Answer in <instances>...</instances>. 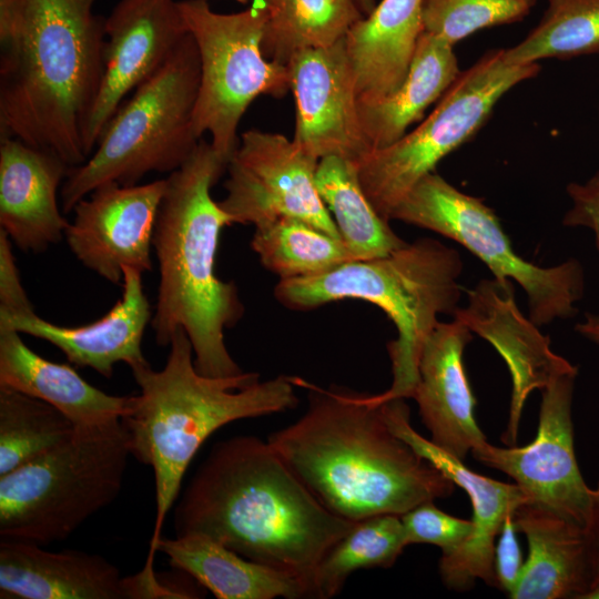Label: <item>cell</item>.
<instances>
[{"label":"cell","instance_id":"1","mask_svg":"<svg viewBox=\"0 0 599 599\" xmlns=\"http://www.w3.org/2000/svg\"><path fill=\"white\" fill-rule=\"evenodd\" d=\"M173 515L176 536L207 535L295 576L312 598L319 561L354 525L325 508L268 441L253 435L215 443Z\"/></svg>","mask_w":599,"mask_h":599},{"label":"cell","instance_id":"2","mask_svg":"<svg viewBox=\"0 0 599 599\" xmlns=\"http://www.w3.org/2000/svg\"><path fill=\"white\" fill-rule=\"evenodd\" d=\"M97 0L0 1V135L54 153L70 167L104 72L105 19Z\"/></svg>","mask_w":599,"mask_h":599},{"label":"cell","instance_id":"3","mask_svg":"<svg viewBox=\"0 0 599 599\" xmlns=\"http://www.w3.org/2000/svg\"><path fill=\"white\" fill-rule=\"evenodd\" d=\"M308 405L267 441L334 515L356 522L449 497L456 484L387 425L370 395L295 377Z\"/></svg>","mask_w":599,"mask_h":599},{"label":"cell","instance_id":"4","mask_svg":"<svg viewBox=\"0 0 599 599\" xmlns=\"http://www.w3.org/2000/svg\"><path fill=\"white\" fill-rule=\"evenodd\" d=\"M227 161L200 140L192 155L166 179L153 248L160 283L151 327L159 346H169L183 329L193 347L196 369L211 377L243 373L229 353L224 332L244 315L234 282L215 272L220 235L231 217L211 190L226 171Z\"/></svg>","mask_w":599,"mask_h":599},{"label":"cell","instance_id":"5","mask_svg":"<svg viewBox=\"0 0 599 599\" xmlns=\"http://www.w3.org/2000/svg\"><path fill=\"white\" fill-rule=\"evenodd\" d=\"M169 347L162 369L154 370L149 363L131 369L140 394L132 396L121 418L131 456L154 475L155 522L148 554L154 557L182 479L204 441L232 422L283 413L298 404L295 377L261 382L254 372L203 375L183 329L175 332Z\"/></svg>","mask_w":599,"mask_h":599},{"label":"cell","instance_id":"6","mask_svg":"<svg viewBox=\"0 0 599 599\" xmlns=\"http://www.w3.org/2000/svg\"><path fill=\"white\" fill-rule=\"evenodd\" d=\"M463 270L459 253L440 241L422 237L382 257L355 260L311 277L280 280L278 303L293 311H311L343 300H361L382 308L397 337L387 344L393 380L375 403L413 398L425 342L438 315L458 308Z\"/></svg>","mask_w":599,"mask_h":599},{"label":"cell","instance_id":"7","mask_svg":"<svg viewBox=\"0 0 599 599\" xmlns=\"http://www.w3.org/2000/svg\"><path fill=\"white\" fill-rule=\"evenodd\" d=\"M199 84V51L187 33L118 108L88 160L70 169L61 186L62 212L71 213L104 183L133 185L185 163L201 140L193 128Z\"/></svg>","mask_w":599,"mask_h":599},{"label":"cell","instance_id":"8","mask_svg":"<svg viewBox=\"0 0 599 599\" xmlns=\"http://www.w3.org/2000/svg\"><path fill=\"white\" fill-rule=\"evenodd\" d=\"M131 456L121 419L73 434L0 476V536L61 541L120 494Z\"/></svg>","mask_w":599,"mask_h":599},{"label":"cell","instance_id":"9","mask_svg":"<svg viewBox=\"0 0 599 599\" xmlns=\"http://www.w3.org/2000/svg\"><path fill=\"white\" fill-rule=\"evenodd\" d=\"M177 2L200 57L194 132L199 139L209 133L212 146L229 162L247 108L260 95L283 98L290 91L288 71L263 54V0L234 13L214 11L209 0Z\"/></svg>","mask_w":599,"mask_h":599},{"label":"cell","instance_id":"10","mask_svg":"<svg viewBox=\"0 0 599 599\" xmlns=\"http://www.w3.org/2000/svg\"><path fill=\"white\" fill-rule=\"evenodd\" d=\"M539 71V63L512 64L505 49L490 50L459 73L416 129L357 162L359 183L377 213L389 222L408 192L478 132L498 101Z\"/></svg>","mask_w":599,"mask_h":599},{"label":"cell","instance_id":"11","mask_svg":"<svg viewBox=\"0 0 599 599\" xmlns=\"http://www.w3.org/2000/svg\"><path fill=\"white\" fill-rule=\"evenodd\" d=\"M390 220L416 225L463 245L500 283L516 282L527 294L529 318L537 325L570 318L585 292V273L577 260L541 267L514 251L498 216L483 200L468 195L435 171L400 201Z\"/></svg>","mask_w":599,"mask_h":599},{"label":"cell","instance_id":"12","mask_svg":"<svg viewBox=\"0 0 599 599\" xmlns=\"http://www.w3.org/2000/svg\"><path fill=\"white\" fill-rule=\"evenodd\" d=\"M318 162L283 134L248 130L227 162L219 205L233 224L296 217L341 237L316 186Z\"/></svg>","mask_w":599,"mask_h":599},{"label":"cell","instance_id":"13","mask_svg":"<svg viewBox=\"0 0 599 599\" xmlns=\"http://www.w3.org/2000/svg\"><path fill=\"white\" fill-rule=\"evenodd\" d=\"M578 369L562 374L541 389L535 439L522 447H497L488 441L471 454L483 465L515 480L527 502L585 529L591 508L589 487L573 447L571 404Z\"/></svg>","mask_w":599,"mask_h":599},{"label":"cell","instance_id":"14","mask_svg":"<svg viewBox=\"0 0 599 599\" xmlns=\"http://www.w3.org/2000/svg\"><path fill=\"white\" fill-rule=\"evenodd\" d=\"M166 179L145 184L115 182L95 187L78 202L64 232L75 258L112 284L123 283V267L152 270L151 248Z\"/></svg>","mask_w":599,"mask_h":599},{"label":"cell","instance_id":"15","mask_svg":"<svg viewBox=\"0 0 599 599\" xmlns=\"http://www.w3.org/2000/svg\"><path fill=\"white\" fill-rule=\"evenodd\" d=\"M286 68L296 110L293 141L317 160L337 156L359 162L372 149L358 116L345 38L295 53Z\"/></svg>","mask_w":599,"mask_h":599},{"label":"cell","instance_id":"16","mask_svg":"<svg viewBox=\"0 0 599 599\" xmlns=\"http://www.w3.org/2000/svg\"><path fill=\"white\" fill-rule=\"evenodd\" d=\"M382 412L393 433L461 487L471 502L474 530L458 550L441 555L439 573L443 582L454 590H467L480 579L497 588L494 565L496 538L507 515L527 502L524 493L516 484L498 481L473 471L461 459L423 437L410 424V412L405 399L382 403Z\"/></svg>","mask_w":599,"mask_h":599},{"label":"cell","instance_id":"17","mask_svg":"<svg viewBox=\"0 0 599 599\" xmlns=\"http://www.w3.org/2000/svg\"><path fill=\"white\" fill-rule=\"evenodd\" d=\"M104 72L91 114L90 154L125 97L149 79L189 33L174 0H120L105 18Z\"/></svg>","mask_w":599,"mask_h":599},{"label":"cell","instance_id":"18","mask_svg":"<svg viewBox=\"0 0 599 599\" xmlns=\"http://www.w3.org/2000/svg\"><path fill=\"white\" fill-rule=\"evenodd\" d=\"M514 291L512 282L504 284L496 278L483 280L467 291L466 306L454 313V318L489 342L508 367L512 390L508 424L501 436L506 445L516 444L528 395L535 389H544L558 376L577 369L554 353L549 337L521 314Z\"/></svg>","mask_w":599,"mask_h":599},{"label":"cell","instance_id":"19","mask_svg":"<svg viewBox=\"0 0 599 599\" xmlns=\"http://www.w3.org/2000/svg\"><path fill=\"white\" fill-rule=\"evenodd\" d=\"M122 296L102 317L81 326H62L38 316L34 309H0V326L49 342L77 367H90L111 378L114 366L146 364L142 338L151 324L152 309L144 293L142 273L123 267Z\"/></svg>","mask_w":599,"mask_h":599},{"label":"cell","instance_id":"20","mask_svg":"<svg viewBox=\"0 0 599 599\" xmlns=\"http://www.w3.org/2000/svg\"><path fill=\"white\" fill-rule=\"evenodd\" d=\"M471 339L473 332L458 319L439 322L423 347L413 395L430 440L461 460L487 441L475 419L476 399L463 359Z\"/></svg>","mask_w":599,"mask_h":599},{"label":"cell","instance_id":"21","mask_svg":"<svg viewBox=\"0 0 599 599\" xmlns=\"http://www.w3.org/2000/svg\"><path fill=\"white\" fill-rule=\"evenodd\" d=\"M70 169L52 152L1 138L0 230L19 250L41 253L64 237L58 190Z\"/></svg>","mask_w":599,"mask_h":599},{"label":"cell","instance_id":"22","mask_svg":"<svg viewBox=\"0 0 599 599\" xmlns=\"http://www.w3.org/2000/svg\"><path fill=\"white\" fill-rule=\"evenodd\" d=\"M0 597L126 599V590L119 568L100 555L50 551L32 541L2 539Z\"/></svg>","mask_w":599,"mask_h":599},{"label":"cell","instance_id":"23","mask_svg":"<svg viewBox=\"0 0 599 599\" xmlns=\"http://www.w3.org/2000/svg\"><path fill=\"white\" fill-rule=\"evenodd\" d=\"M0 387L50 404L75 428L118 422L132 403V396L109 395L70 365L41 357L24 344L19 332L6 326H0Z\"/></svg>","mask_w":599,"mask_h":599},{"label":"cell","instance_id":"24","mask_svg":"<svg viewBox=\"0 0 599 599\" xmlns=\"http://www.w3.org/2000/svg\"><path fill=\"white\" fill-rule=\"evenodd\" d=\"M528 557L512 599H582L591 588V571L582 528L554 512L522 502L514 512Z\"/></svg>","mask_w":599,"mask_h":599},{"label":"cell","instance_id":"25","mask_svg":"<svg viewBox=\"0 0 599 599\" xmlns=\"http://www.w3.org/2000/svg\"><path fill=\"white\" fill-rule=\"evenodd\" d=\"M424 0H382L345 37L357 100L394 92L405 80L423 32Z\"/></svg>","mask_w":599,"mask_h":599},{"label":"cell","instance_id":"26","mask_svg":"<svg viewBox=\"0 0 599 599\" xmlns=\"http://www.w3.org/2000/svg\"><path fill=\"white\" fill-rule=\"evenodd\" d=\"M158 551L217 599L312 598L295 576L250 560L201 532L162 537Z\"/></svg>","mask_w":599,"mask_h":599},{"label":"cell","instance_id":"27","mask_svg":"<svg viewBox=\"0 0 599 599\" xmlns=\"http://www.w3.org/2000/svg\"><path fill=\"white\" fill-rule=\"evenodd\" d=\"M459 73L454 45L422 32L404 82L387 95L357 100L361 125L372 151L402 139Z\"/></svg>","mask_w":599,"mask_h":599},{"label":"cell","instance_id":"28","mask_svg":"<svg viewBox=\"0 0 599 599\" xmlns=\"http://www.w3.org/2000/svg\"><path fill=\"white\" fill-rule=\"evenodd\" d=\"M315 179L318 193L354 260L382 257L407 244L367 199L356 162L337 156L321 159Z\"/></svg>","mask_w":599,"mask_h":599},{"label":"cell","instance_id":"29","mask_svg":"<svg viewBox=\"0 0 599 599\" xmlns=\"http://www.w3.org/2000/svg\"><path fill=\"white\" fill-rule=\"evenodd\" d=\"M264 57L284 67L303 50L329 47L364 16L355 0H263Z\"/></svg>","mask_w":599,"mask_h":599},{"label":"cell","instance_id":"30","mask_svg":"<svg viewBox=\"0 0 599 599\" xmlns=\"http://www.w3.org/2000/svg\"><path fill=\"white\" fill-rule=\"evenodd\" d=\"M251 248L280 280L316 276L355 261L341 237L296 217L256 226Z\"/></svg>","mask_w":599,"mask_h":599},{"label":"cell","instance_id":"31","mask_svg":"<svg viewBox=\"0 0 599 599\" xmlns=\"http://www.w3.org/2000/svg\"><path fill=\"white\" fill-rule=\"evenodd\" d=\"M406 546L398 515H376L354 522L319 561L314 579L315 598L335 597L357 570L390 568Z\"/></svg>","mask_w":599,"mask_h":599},{"label":"cell","instance_id":"32","mask_svg":"<svg viewBox=\"0 0 599 599\" xmlns=\"http://www.w3.org/2000/svg\"><path fill=\"white\" fill-rule=\"evenodd\" d=\"M75 427L50 404L0 387V476L69 438Z\"/></svg>","mask_w":599,"mask_h":599},{"label":"cell","instance_id":"33","mask_svg":"<svg viewBox=\"0 0 599 599\" xmlns=\"http://www.w3.org/2000/svg\"><path fill=\"white\" fill-rule=\"evenodd\" d=\"M544 17L505 58L512 64L599 54V0H548Z\"/></svg>","mask_w":599,"mask_h":599},{"label":"cell","instance_id":"34","mask_svg":"<svg viewBox=\"0 0 599 599\" xmlns=\"http://www.w3.org/2000/svg\"><path fill=\"white\" fill-rule=\"evenodd\" d=\"M536 0H424L423 32L451 45L485 28L527 17Z\"/></svg>","mask_w":599,"mask_h":599},{"label":"cell","instance_id":"35","mask_svg":"<svg viewBox=\"0 0 599 599\" xmlns=\"http://www.w3.org/2000/svg\"><path fill=\"white\" fill-rule=\"evenodd\" d=\"M400 518L408 545H434L441 549V555L458 550L474 530L471 520L454 517L437 508L434 501L423 502Z\"/></svg>","mask_w":599,"mask_h":599},{"label":"cell","instance_id":"36","mask_svg":"<svg viewBox=\"0 0 599 599\" xmlns=\"http://www.w3.org/2000/svg\"><path fill=\"white\" fill-rule=\"evenodd\" d=\"M514 512L508 514L502 524L494 554L497 588L508 596L516 587L525 562L518 545Z\"/></svg>","mask_w":599,"mask_h":599},{"label":"cell","instance_id":"37","mask_svg":"<svg viewBox=\"0 0 599 599\" xmlns=\"http://www.w3.org/2000/svg\"><path fill=\"white\" fill-rule=\"evenodd\" d=\"M567 193L571 207L562 219L564 225L591 230L599 251V171L583 183H569Z\"/></svg>","mask_w":599,"mask_h":599},{"label":"cell","instance_id":"38","mask_svg":"<svg viewBox=\"0 0 599 599\" xmlns=\"http://www.w3.org/2000/svg\"><path fill=\"white\" fill-rule=\"evenodd\" d=\"M0 309L8 312L33 309L22 286L12 242L2 230H0Z\"/></svg>","mask_w":599,"mask_h":599},{"label":"cell","instance_id":"39","mask_svg":"<svg viewBox=\"0 0 599 599\" xmlns=\"http://www.w3.org/2000/svg\"><path fill=\"white\" fill-rule=\"evenodd\" d=\"M583 531L590 562L591 590L599 587V484L591 488L590 515Z\"/></svg>","mask_w":599,"mask_h":599},{"label":"cell","instance_id":"40","mask_svg":"<svg viewBox=\"0 0 599 599\" xmlns=\"http://www.w3.org/2000/svg\"><path fill=\"white\" fill-rule=\"evenodd\" d=\"M575 329L588 338L589 341L599 345V315L598 314H586V317L582 322L576 324Z\"/></svg>","mask_w":599,"mask_h":599},{"label":"cell","instance_id":"41","mask_svg":"<svg viewBox=\"0 0 599 599\" xmlns=\"http://www.w3.org/2000/svg\"><path fill=\"white\" fill-rule=\"evenodd\" d=\"M355 2L364 17L368 16L377 4L375 0H355Z\"/></svg>","mask_w":599,"mask_h":599},{"label":"cell","instance_id":"42","mask_svg":"<svg viewBox=\"0 0 599 599\" xmlns=\"http://www.w3.org/2000/svg\"><path fill=\"white\" fill-rule=\"evenodd\" d=\"M582 599H599V587L588 591Z\"/></svg>","mask_w":599,"mask_h":599},{"label":"cell","instance_id":"43","mask_svg":"<svg viewBox=\"0 0 599 599\" xmlns=\"http://www.w3.org/2000/svg\"><path fill=\"white\" fill-rule=\"evenodd\" d=\"M240 3H243V4H247V3H251L253 0H235Z\"/></svg>","mask_w":599,"mask_h":599}]
</instances>
